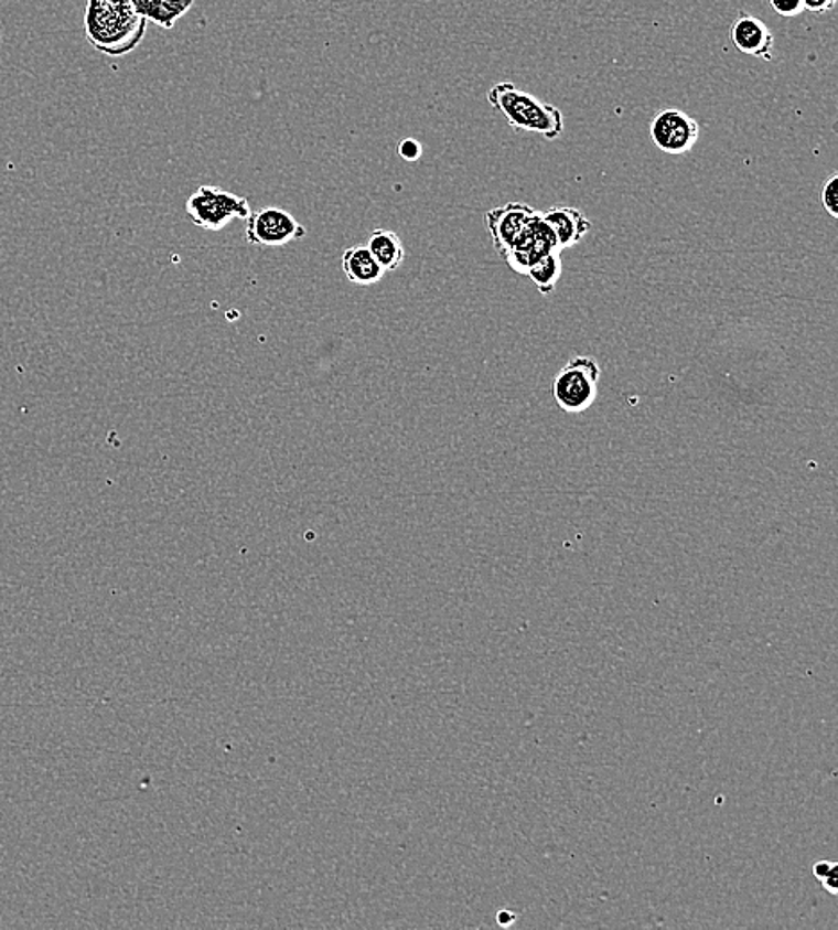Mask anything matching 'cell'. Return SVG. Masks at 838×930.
<instances>
[{"mask_svg": "<svg viewBox=\"0 0 838 930\" xmlns=\"http://www.w3.org/2000/svg\"><path fill=\"white\" fill-rule=\"evenodd\" d=\"M820 203L823 209L828 212L829 217L838 218V174L829 175L828 180L823 184L820 190Z\"/></svg>", "mask_w": 838, "mask_h": 930, "instance_id": "obj_15", "label": "cell"}, {"mask_svg": "<svg viewBox=\"0 0 838 930\" xmlns=\"http://www.w3.org/2000/svg\"><path fill=\"white\" fill-rule=\"evenodd\" d=\"M399 157L406 161H417L422 157V146L413 138H406L399 143Z\"/></svg>", "mask_w": 838, "mask_h": 930, "instance_id": "obj_17", "label": "cell"}, {"mask_svg": "<svg viewBox=\"0 0 838 930\" xmlns=\"http://www.w3.org/2000/svg\"><path fill=\"white\" fill-rule=\"evenodd\" d=\"M246 223V238L253 246L281 247L307 236V229L292 213L273 206L250 213Z\"/></svg>", "mask_w": 838, "mask_h": 930, "instance_id": "obj_5", "label": "cell"}, {"mask_svg": "<svg viewBox=\"0 0 838 930\" xmlns=\"http://www.w3.org/2000/svg\"><path fill=\"white\" fill-rule=\"evenodd\" d=\"M250 213L246 197L217 186H198L186 201V215L192 224L207 232H221L233 221H247Z\"/></svg>", "mask_w": 838, "mask_h": 930, "instance_id": "obj_4", "label": "cell"}, {"mask_svg": "<svg viewBox=\"0 0 838 930\" xmlns=\"http://www.w3.org/2000/svg\"><path fill=\"white\" fill-rule=\"evenodd\" d=\"M649 135L659 151L670 157H681L696 147L699 124L679 109H664L651 120Z\"/></svg>", "mask_w": 838, "mask_h": 930, "instance_id": "obj_6", "label": "cell"}, {"mask_svg": "<svg viewBox=\"0 0 838 930\" xmlns=\"http://www.w3.org/2000/svg\"><path fill=\"white\" fill-rule=\"evenodd\" d=\"M195 0H131L132 8L147 22L161 29H172L183 19Z\"/></svg>", "mask_w": 838, "mask_h": 930, "instance_id": "obj_12", "label": "cell"}, {"mask_svg": "<svg viewBox=\"0 0 838 930\" xmlns=\"http://www.w3.org/2000/svg\"><path fill=\"white\" fill-rule=\"evenodd\" d=\"M515 920H517V915L512 911H499L497 912V923L501 927H509L514 926Z\"/></svg>", "mask_w": 838, "mask_h": 930, "instance_id": "obj_21", "label": "cell"}, {"mask_svg": "<svg viewBox=\"0 0 838 930\" xmlns=\"http://www.w3.org/2000/svg\"><path fill=\"white\" fill-rule=\"evenodd\" d=\"M147 20L132 8L131 0H88L85 11L86 40L104 56L122 57L132 53L146 36Z\"/></svg>", "mask_w": 838, "mask_h": 930, "instance_id": "obj_1", "label": "cell"}, {"mask_svg": "<svg viewBox=\"0 0 838 930\" xmlns=\"http://www.w3.org/2000/svg\"><path fill=\"white\" fill-rule=\"evenodd\" d=\"M542 217L555 233L560 250L570 249L576 244H580L581 238L592 229V223L580 210L567 209V206L547 210L542 213Z\"/></svg>", "mask_w": 838, "mask_h": 930, "instance_id": "obj_10", "label": "cell"}, {"mask_svg": "<svg viewBox=\"0 0 838 930\" xmlns=\"http://www.w3.org/2000/svg\"><path fill=\"white\" fill-rule=\"evenodd\" d=\"M367 247L385 272H394L405 261V244L400 240L399 235L390 232V229L374 232L368 238Z\"/></svg>", "mask_w": 838, "mask_h": 930, "instance_id": "obj_13", "label": "cell"}, {"mask_svg": "<svg viewBox=\"0 0 838 930\" xmlns=\"http://www.w3.org/2000/svg\"><path fill=\"white\" fill-rule=\"evenodd\" d=\"M537 215V210L524 203H508L501 209L486 213V226L491 233L494 247L501 256L506 255L518 236L523 235L529 221Z\"/></svg>", "mask_w": 838, "mask_h": 930, "instance_id": "obj_8", "label": "cell"}, {"mask_svg": "<svg viewBox=\"0 0 838 930\" xmlns=\"http://www.w3.org/2000/svg\"><path fill=\"white\" fill-rule=\"evenodd\" d=\"M561 270H563L561 250H555L551 255L544 256L538 264L533 265L526 276H529L533 284L537 285L538 292L549 296L555 292L556 285L560 281Z\"/></svg>", "mask_w": 838, "mask_h": 930, "instance_id": "obj_14", "label": "cell"}, {"mask_svg": "<svg viewBox=\"0 0 838 930\" xmlns=\"http://www.w3.org/2000/svg\"><path fill=\"white\" fill-rule=\"evenodd\" d=\"M601 367L592 356H574L558 371L551 393L556 405L567 414H583L592 407L599 393Z\"/></svg>", "mask_w": 838, "mask_h": 930, "instance_id": "obj_3", "label": "cell"}, {"mask_svg": "<svg viewBox=\"0 0 838 930\" xmlns=\"http://www.w3.org/2000/svg\"><path fill=\"white\" fill-rule=\"evenodd\" d=\"M342 269L348 281L358 287H373L387 275L382 265L377 264L368 247H348L342 255Z\"/></svg>", "mask_w": 838, "mask_h": 930, "instance_id": "obj_11", "label": "cell"}, {"mask_svg": "<svg viewBox=\"0 0 838 930\" xmlns=\"http://www.w3.org/2000/svg\"><path fill=\"white\" fill-rule=\"evenodd\" d=\"M731 40L740 53L745 56L771 60L774 36L771 29L753 14H740L731 25Z\"/></svg>", "mask_w": 838, "mask_h": 930, "instance_id": "obj_9", "label": "cell"}, {"mask_svg": "<svg viewBox=\"0 0 838 930\" xmlns=\"http://www.w3.org/2000/svg\"><path fill=\"white\" fill-rule=\"evenodd\" d=\"M837 0H803V8L810 13H828L834 10Z\"/></svg>", "mask_w": 838, "mask_h": 930, "instance_id": "obj_18", "label": "cell"}, {"mask_svg": "<svg viewBox=\"0 0 838 930\" xmlns=\"http://www.w3.org/2000/svg\"><path fill=\"white\" fill-rule=\"evenodd\" d=\"M823 883V888L829 892V895H837L838 892V884H837V872L835 874L828 875V877L823 878L820 880Z\"/></svg>", "mask_w": 838, "mask_h": 930, "instance_id": "obj_20", "label": "cell"}, {"mask_svg": "<svg viewBox=\"0 0 838 930\" xmlns=\"http://www.w3.org/2000/svg\"><path fill=\"white\" fill-rule=\"evenodd\" d=\"M555 250H560L555 233L544 221L542 212H537L523 235L518 236L514 247L503 258L509 265V269L518 275H528L533 265L538 264L544 256L551 255Z\"/></svg>", "mask_w": 838, "mask_h": 930, "instance_id": "obj_7", "label": "cell"}, {"mask_svg": "<svg viewBox=\"0 0 838 930\" xmlns=\"http://www.w3.org/2000/svg\"><path fill=\"white\" fill-rule=\"evenodd\" d=\"M488 103L517 131L537 132L547 140H556L563 132V115L552 105L518 90L514 83H497L488 92Z\"/></svg>", "mask_w": 838, "mask_h": 930, "instance_id": "obj_2", "label": "cell"}, {"mask_svg": "<svg viewBox=\"0 0 838 930\" xmlns=\"http://www.w3.org/2000/svg\"><path fill=\"white\" fill-rule=\"evenodd\" d=\"M771 6H773V10L776 11L780 17H797V14L803 13L805 8H803V0H769Z\"/></svg>", "mask_w": 838, "mask_h": 930, "instance_id": "obj_16", "label": "cell"}, {"mask_svg": "<svg viewBox=\"0 0 838 930\" xmlns=\"http://www.w3.org/2000/svg\"><path fill=\"white\" fill-rule=\"evenodd\" d=\"M837 869V863H829V860H819V863H815L814 865V875L815 877L819 878V880H823V878L828 877V875L835 874Z\"/></svg>", "mask_w": 838, "mask_h": 930, "instance_id": "obj_19", "label": "cell"}]
</instances>
